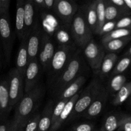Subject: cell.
<instances>
[{
	"label": "cell",
	"instance_id": "obj_7",
	"mask_svg": "<svg viewBox=\"0 0 131 131\" xmlns=\"http://www.w3.org/2000/svg\"><path fill=\"white\" fill-rule=\"evenodd\" d=\"M6 80L8 86L9 97L12 109L17 106L24 94V76L16 69H12L8 73Z\"/></svg>",
	"mask_w": 131,
	"mask_h": 131
},
{
	"label": "cell",
	"instance_id": "obj_26",
	"mask_svg": "<svg viewBox=\"0 0 131 131\" xmlns=\"http://www.w3.org/2000/svg\"><path fill=\"white\" fill-rule=\"evenodd\" d=\"M122 115L110 114L106 117L100 131H115L118 130Z\"/></svg>",
	"mask_w": 131,
	"mask_h": 131
},
{
	"label": "cell",
	"instance_id": "obj_38",
	"mask_svg": "<svg viewBox=\"0 0 131 131\" xmlns=\"http://www.w3.org/2000/svg\"><path fill=\"white\" fill-rule=\"evenodd\" d=\"M109 1L111 3H112L113 5L118 8L119 9H120L121 10L124 11V12L127 14L128 15H131V12L127 7L125 2H124V0H109Z\"/></svg>",
	"mask_w": 131,
	"mask_h": 131
},
{
	"label": "cell",
	"instance_id": "obj_48",
	"mask_svg": "<svg viewBox=\"0 0 131 131\" xmlns=\"http://www.w3.org/2000/svg\"><path fill=\"white\" fill-rule=\"evenodd\" d=\"M68 131H72V130H68Z\"/></svg>",
	"mask_w": 131,
	"mask_h": 131
},
{
	"label": "cell",
	"instance_id": "obj_6",
	"mask_svg": "<svg viewBox=\"0 0 131 131\" xmlns=\"http://www.w3.org/2000/svg\"><path fill=\"white\" fill-rule=\"evenodd\" d=\"M15 37L12 28L8 10L0 15V40L5 62L7 64L10 61Z\"/></svg>",
	"mask_w": 131,
	"mask_h": 131
},
{
	"label": "cell",
	"instance_id": "obj_39",
	"mask_svg": "<svg viewBox=\"0 0 131 131\" xmlns=\"http://www.w3.org/2000/svg\"><path fill=\"white\" fill-rule=\"evenodd\" d=\"M6 131H23V126L12 120H10V124Z\"/></svg>",
	"mask_w": 131,
	"mask_h": 131
},
{
	"label": "cell",
	"instance_id": "obj_11",
	"mask_svg": "<svg viewBox=\"0 0 131 131\" xmlns=\"http://www.w3.org/2000/svg\"><path fill=\"white\" fill-rule=\"evenodd\" d=\"M43 32L44 29L42 28L39 19H38L31 31L26 37L27 49L29 60L38 58Z\"/></svg>",
	"mask_w": 131,
	"mask_h": 131
},
{
	"label": "cell",
	"instance_id": "obj_35",
	"mask_svg": "<svg viewBox=\"0 0 131 131\" xmlns=\"http://www.w3.org/2000/svg\"><path fill=\"white\" fill-rule=\"evenodd\" d=\"M131 16H126L121 18L116 22L115 29H130Z\"/></svg>",
	"mask_w": 131,
	"mask_h": 131
},
{
	"label": "cell",
	"instance_id": "obj_16",
	"mask_svg": "<svg viewBox=\"0 0 131 131\" xmlns=\"http://www.w3.org/2000/svg\"><path fill=\"white\" fill-rule=\"evenodd\" d=\"M24 4H25L24 0H17L16 2L15 33L20 42L24 39V34H25Z\"/></svg>",
	"mask_w": 131,
	"mask_h": 131
},
{
	"label": "cell",
	"instance_id": "obj_1",
	"mask_svg": "<svg viewBox=\"0 0 131 131\" xmlns=\"http://www.w3.org/2000/svg\"><path fill=\"white\" fill-rule=\"evenodd\" d=\"M44 93L45 88L40 84L28 93H24L17 104L13 120L23 127L27 120L37 112Z\"/></svg>",
	"mask_w": 131,
	"mask_h": 131
},
{
	"label": "cell",
	"instance_id": "obj_37",
	"mask_svg": "<svg viewBox=\"0 0 131 131\" xmlns=\"http://www.w3.org/2000/svg\"><path fill=\"white\" fill-rule=\"evenodd\" d=\"M116 22V21H106L101 29L99 35L102 36L114 30L115 29Z\"/></svg>",
	"mask_w": 131,
	"mask_h": 131
},
{
	"label": "cell",
	"instance_id": "obj_29",
	"mask_svg": "<svg viewBox=\"0 0 131 131\" xmlns=\"http://www.w3.org/2000/svg\"><path fill=\"white\" fill-rule=\"evenodd\" d=\"M131 36L130 29H115L110 33L102 36L101 43H105L112 40L118 39Z\"/></svg>",
	"mask_w": 131,
	"mask_h": 131
},
{
	"label": "cell",
	"instance_id": "obj_8",
	"mask_svg": "<svg viewBox=\"0 0 131 131\" xmlns=\"http://www.w3.org/2000/svg\"><path fill=\"white\" fill-rule=\"evenodd\" d=\"M78 11L76 3L72 0H56L53 12L64 26L70 27L74 15Z\"/></svg>",
	"mask_w": 131,
	"mask_h": 131
},
{
	"label": "cell",
	"instance_id": "obj_25",
	"mask_svg": "<svg viewBox=\"0 0 131 131\" xmlns=\"http://www.w3.org/2000/svg\"><path fill=\"white\" fill-rule=\"evenodd\" d=\"M126 78L122 74H118L111 76L108 83V86L106 88L110 95L115 97V95L119 92L123 86L126 83Z\"/></svg>",
	"mask_w": 131,
	"mask_h": 131
},
{
	"label": "cell",
	"instance_id": "obj_47",
	"mask_svg": "<svg viewBox=\"0 0 131 131\" xmlns=\"http://www.w3.org/2000/svg\"><path fill=\"white\" fill-rule=\"evenodd\" d=\"M128 102H129V104L130 105V106H131V95H130V97H129V101H128Z\"/></svg>",
	"mask_w": 131,
	"mask_h": 131
},
{
	"label": "cell",
	"instance_id": "obj_43",
	"mask_svg": "<svg viewBox=\"0 0 131 131\" xmlns=\"http://www.w3.org/2000/svg\"><path fill=\"white\" fill-rule=\"evenodd\" d=\"M10 122V121H8V120H3V121L0 122V131L7 130Z\"/></svg>",
	"mask_w": 131,
	"mask_h": 131
},
{
	"label": "cell",
	"instance_id": "obj_45",
	"mask_svg": "<svg viewBox=\"0 0 131 131\" xmlns=\"http://www.w3.org/2000/svg\"><path fill=\"white\" fill-rule=\"evenodd\" d=\"M125 56H131V46L130 48L129 49V50H128L127 51L126 53L125 54Z\"/></svg>",
	"mask_w": 131,
	"mask_h": 131
},
{
	"label": "cell",
	"instance_id": "obj_49",
	"mask_svg": "<svg viewBox=\"0 0 131 131\" xmlns=\"http://www.w3.org/2000/svg\"><path fill=\"white\" fill-rule=\"evenodd\" d=\"M95 131H100L99 130H95Z\"/></svg>",
	"mask_w": 131,
	"mask_h": 131
},
{
	"label": "cell",
	"instance_id": "obj_46",
	"mask_svg": "<svg viewBox=\"0 0 131 131\" xmlns=\"http://www.w3.org/2000/svg\"><path fill=\"white\" fill-rule=\"evenodd\" d=\"M1 49H2V46H1V40H0V67H1Z\"/></svg>",
	"mask_w": 131,
	"mask_h": 131
},
{
	"label": "cell",
	"instance_id": "obj_4",
	"mask_svg": "<svg viewBox=\"0 0 131 131\" xmlns=\"http://www.w3.org/2000/svg\"><path fill=\"white\" fill-rule=\"evenodd\" d=\"M104 88V86L99 79L97 78L92 79L84 91L80 93L69 119L80 117Z\"/></svg>",
	"mask_w": 131,
	"mask_h": 131
},
{
	"label": "cell",
	"instance_id": "obj_33",
	"mask_svg": "<svg viewBox=\"0 0 131 131\" xmlns=\"http://www.w3.org/2000/svg\"><path fill=\"white\" fill-rule=\"evenodd\" d=\"M69 101V99H64V100H60V101H56L54 102V105L53 110H52V125L51 127L56 122L58 119L60 117L64 107L67 102Z\"/></svg>",
	"mask_w": 131,
	"mask_h": 131
},
{
	"label": "cell",
	"instance_id": "obj_18",
	"mask_svg": "<svg viewBox=\"0 0 131 131\" xmlns=\"http://www.w3.org/2000/svg\"><path fill=\"white\" fill-rule=\"evenodd\" d=\"M29 58L27 49V39L24 38L20 42L16 57V70L24 76L26 69L29 63Z\"/></svg>",
	"mask_w": 131,
	"mask_h": 131
},
{
	"label": "cell",
	"instance_id": "obj_28",
	"mask_svg": "<svg viewBox=\"0 0 131 131\" xmlns=\"http://www.w3.org/2000/svg\"><path fill=\"white\" fill-rule=\"evenodd\" d=\"M55 40L57 41L59 43V45L62 46H70V45H75L71 37L70 33H68L67 30L63 29L62 28H58L54 32Z\"/></svg>",
	"mask_w": 131,
	"mask_h": 131
},
{
	"label": "cell",
	"instance_id": "obj_14",
	"mask_svg": "<svg viewBox=\"0 0 131 131\" xmlns=\"http://www.w3.org/2000/svg\"><path fill=\"white\" fill-rule=\"evenodd\" d=\"M11 110L8 82L3 79L0 81V122L7 120Z\"/></svg>",
	"mask_w": 131,
	"mask_h": 131
},
{
	"label": "cell",
	"instance_id": "obj_27",
	"mask_svg": "<svg viewBox=\"0 0 131 131\" xmlns=\"http://www.w3.org/2000/svg\"><path fill=\"white\" fill-rule=\"evenodd\" d=\"M131 95V82L126 83L115 95L112 103L115 106H120L127 101Z\"/></svg>",
	"mask_w": 131,
	"mask_h": 131
},
{
	"label": "cell",
	"instance_id": "obj_44",
	"mask_svg": "<svg viewBox=\"0 0 131 131\" xmlns=\"http://www.w3.org/2000/svg\"><path fill=\"white\" fill-rule=\"evenodd\" d=\"M124 2L128 9L131 12V0H124Z\"/></svg>",
	"mask_w": 131,
	"mask_h": 131
},
{
	"label": "cell",
	"instance_id": "obj_20",
	"mask_svg": "<svg viewBox=\"0 0 131 131\" xmlns=\"http://www.w3.org/2000/svg\"><path fill=\"white\" fill-rule=\"evenodd\" d=\"M79 95H80V93H78L69 99V101L65 104L59 118L58 119L56 122L51 127L49 131H57L58 130H59L61 127V126L63 125L64 123L68 119H69L70 115L72 114V112L74 110V106H75L76 101H78Z\"/></svg>",
	"mask_w": 131,
	"mask_h": 131
},
{
	"label": "cell",
	"instance_id": "obj_41",
	"mask_svg": "<svg viewBox=\"0 0 131 131\" xmlns=\"http://www.w3.org/2000/svg\"><path fill=\"white\" fill-rule=\"evenodd\" d=\"M56 0H44L45 11H53Z\"/></svg>",
	"mask_w": 131,
	"mask_h": 131
},
{
	"label": "cell",
	"instance_id": "obj_40",
	"mask_svg": "<svg viewBox=\"0 0 131 131\" xmlns=\"http://www.w3.org/2000/svg\"><path fill=\"white\" fill-rule=\"evenodd\" d=\"M10 0H0V15L9 10Z\"/></svg>",
	"mask_w": 131,
	"mask_h": 131
},
{
	"label": "cell",
	"instance_id": "obj_22",
	"mask_svg": "<svg viewBox=\"0 0 131 131\" xmlns=\"http://www.w3.org/2000/svg\"><path fill=\"white\" fill-rule=\"evenodd\" d=\"M117 60L118 56L115 53H107L105 54L99 70L97 72L101 78H105L113 71Z\"/></svg>",
	"mask_w": 131,
	"mask_h": 131
},
{
	"label": "cell",
	"instance_id": "obj_2",
	"mask_svg": "<svg viewBox=\"0 0 131 131\" xmlns=\"http://www.w3.org/2000/svg\"><path fill=\"white\" fill-rule=\"evenodd\" d=\"M85 69V61L83 52L77 49L72 58L65 70L51 88V92L56 99L63 90L81 75Z\"/></svg>",
	"mask_w": 131,
	"mask_h": 131
},
{
	"label": "cell",
	"instance_id": "obj_17",
	"mask_svg": "<svg viewBox=\"0 0 131 131\" xmlns=\"http://www.w3.org/2000/svg\"><path fill=\"white\" fill-rule=\"evenodd\" d=\"M84 13L86 20L93 34L97 35V10H96V1L88 2L84 5L81 8Z\"/></svg>",
	"mask_w": 131,
	"mask_h": 131
},
{
	"label": "cell",
	"instance_id": "obj_12",
	"mask_svg": "<svg viewBox=\"0 0 131 131\" xmlns=\"http://www.w3.org/2000/svg\"><path fill=\"white\" fill-rule=\"evenodd\" d=\"M41 69L42 67L38 58L29 60L24 76V93H28L39 84L38 80Z\"/></svg>",
	"mask_w": 131,
	"mask_h": 131
},
{
	"label": "cell",
	"instance_id": "obj_3",
	"mask_svg": "<svg viewBox=\"0 0 131 131\" xmlns=\"http://www.w3.org/2000/svg\"><path fill=\"white\" fill-rule=\"evenodd\" d=\"M75 45L62 46L58 45L47 69V84L51 90L60 74L69 65L73 56L76 52Z\"/></svg>",
	"mask_w": 131,
	"mask_h": 131
},
{
	"label": "cell",
	"instance_id": "obj_10",
	"mask_svg": "<svg viewBox=\"0 0 131 131\" xmlns=\"http://www.w3.org/2000/svg\"><path fill=\"white\" fill-rule=\"evenodd\" d=\"M56 49L55 40L48 33L44 30L42 43L38 55V60L42 69L47 71L50 62Z\"/></svg>",
	"mask_w": 131,
	"mask_h": 131
},
{
	"label": "cell",
	"instance_id": "obj_13",
	"mask_svg": "<svg viewBox=\"0 0 131 131\" xmlns=\"http://www.w3.org/2000/svg\"><path fill=\"white\" fill-rule=\"evenodd\" d=\"M109 96L110 95L106 87H104L102 92L97 96V98L92 102V103L90 105L89 107L81 116L87 119L95 118L97 117L102 113V110H104L105 106L107 104Z\"/></svg>",
	"mask_w": 131,
	"mask_h": 131
},
{
	"label": "cell",
	"instance_id": "obj_15",
	"mask_svg": "<svg viewBox=\"0 0 131 131\" xmlns=\"http://www.w3.org/2000/svg\"><path fill=\"white\" fill-rule=\"evenodd\" d=\"M38 19V10L33 0L25 1V4H24V25H25L24 38H26L28 37Z\"/></svg>",
	"mask_w": 131,
	"mask_h": 131
},
{
	"label": "cell",
	"instance_id": "obj_9",
	"mask_svg": "<svg viewBox=\"0 0 131 131\" xmlns=\"http://www.w3.org/2000/svg\"><path fill=\"white\" fill-rule=\"evenodd\" d=\"M83 54L91 69L98 72L104 57L106 54L102 44H99L92 39L83 49Z\"/></svg>",
	"mask_w": 131,
	"mask_h": 131
},
{
	"label": "cell",
	"instance_id": "obj_19",
	"mask_svg": "<svg viewBox=\"0 0 131 131\" xmlns=\"http://www.w3.org/2000/svg\"><path fill=\"white\" fill-rule=\"evenodd\" d=\"M86 79L84 75H81L75 79L74 81L72 82L69 84H68L62 92L60 93L56 99V101L64 99H70L72 97L79 93V91L82 88L84 84L85 83Z\"/></svg>",
	"mask_w": 131,
	"mask_h": 131
},
{
	"label": "cell",
	"instance_id": "obj_23",
	"mask_svg": "<svg viewBox=\"0 0 131 131\" xmlns=\"http://www.w3.org/2000/svg\"><path fill=\"white\" fill-rule=\"evenodd\" d=\"M129 16L127 14L124 12L113 5L109 0H105V17L106 21H117L121 18Z\"/></svg>",
	"mask_w": 131,
	"mask_h": 131
},
{
	"label": "cell",
	"instance_id": "obj_32",
	"mask_svg": "<svg viewBox=\"0 0 131 131\" xmlns=\"http://www.w3.org/2000/svg\"><path fill=\"white\" fill-rule=\"evenodd\" d=\"M40 113H35L26 121L23 127V131H37Z\"/></svg>",
	"mask_w": 131,
	"mask_h": 131
},
{
	"label": "cell",
	"instance_id": "obj_30",
	"mask_svg": "<svg viewBox=\"0 0 131 131\" xmlns=\"http://www.w3.org/2000/svg\"><path fill=\"white\" fill-rule=\"evenodd\" d=\"M96 10H97V23H98L97 35H99L102 26L106 23L105 0H97L96 1Z\"/></svg>",
	"mask_w": 131,
	"mask_h": 131
},
{
	"label": "cell",
	"instance_id": "obj_36",
	"mask_svg": "<svg viewBox=\"0 0 131 131\" xmlns=\"http://www.w3.org/2000/svg\"><path fill=\"white\" fill-rule=\"evenodd\" d=\"M72 131H95L93 124L90 123H79L75 124L71 128Z\"/></svg>",
	"mask_w": 131,
	"mask_h": 131
},
{
	"label": "cell",
	"instance_id": "obj_5",
	"mask_svg": "<svg viewBox=\"0 0 131 131\" xmlns=\"http://www.w3.org/2000/svg\"><path fill=\"white\" fill-rule=\"evenodd\" d=\"M70 33L75 45L83 49L93 39V33L90 29L82 10L74 15L70 26Z\"/></svg>",
	"mask_w": 131,
	"mask_h": 131
},
{
	"label": "cell",
	"instance_id": "obj_42",
	"mask_svg": "<svg viewBox=\"0 0 131 131\" xmlns=\"http://www.w3.org/2000/svg\"><path fill=\"white\" fill-rule=\"evenodd\" d=\"M37 10H45L44 0H33Z\"/></svg>",
	"mask_w": 131,
	"mask_h": 131
},
{
	"label": "cell",
	"instance_id": "obj_24",
	"mask_svg": "<svg viewBox=\"0 0 131 131\" xmlns=\"http://www.w3.org/2000/svg\"><path fill=\"white\" fill-rule=\"evenodd\" d=\"M130 40L131 36L102 43V46L105 52H107L108 53H115L121 50Z\"/></svg>",
	"mask_w": 131,
	"mask_h": 131
},
{
	"label": "cell",
	"instance_id": "obj_34",
	"mask_svg": "<svg viewBox=\"0 0 131 131\" xmlns=\"http://www.w3.org/2000/svg\"><path fill=\"white\" fill-rule=\"evenodd\" d=\"M118 131H131V116L122 115Z\"/></svg>",
	"mask_w": 131,
	"mask_h": 131
},
{
	"label": "cell",
	"instance_id": "obj_21",
	"mask_svg": "<svg viewBox=\"0 0 131 131\" xmlns=\"http://www.w3.org/2000/svg\"><path fill=\"white\" fill-rule=\"evenodd\" d=\"M54 102L51 100L40 113L37 131H49L52 125V115Z\"/></svg>",
	"mask_w": 131,
	"mask_h": 131
},
{
	"label": "cell",
	"instance_id": "obj_31",
	"mask_svg": "<svg viewBox=\"0 0 131 131\" xmlns=\"http://www.w3.org/2000/svg\"><path fill=\"white\" fill-rule=\"evenodd\" d=\"M130 65L131 56H124V58H122L117 63H116L111 73V76L122 74L130 66Z\"/></svg>",
	"mask_w": 131,
	"mask_h": 131
}]
</instances>
